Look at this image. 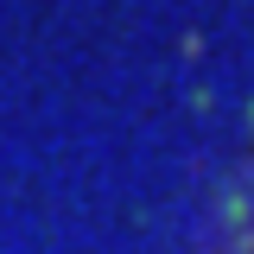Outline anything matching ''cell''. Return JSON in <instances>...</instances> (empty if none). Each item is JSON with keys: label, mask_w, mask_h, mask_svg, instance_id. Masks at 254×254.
Here are the masks:
<instances>
[{"label": "cell", "mask_w": 254, "mask_h": 254, "mask_svg": "<svg viewBox=\"0 0 254 254\" xmlns=\"http://www.w3.org/2000/svg\"><path fill=\"white\" fill-rule=\"evenodd\" d=\"M248 115H254V108H248Z\"/></svg>", "instance_id": "6da1fadb"}]
</instances>
